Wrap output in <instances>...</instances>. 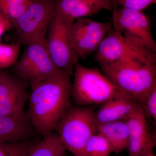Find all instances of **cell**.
I'll return each instance as SVG.
<instances>
[{
    "label": "cell",
    "instance_id": "6da1fadb",
    "mask_svg": "<svg viewBox=\"0 0 156 156\" xmlns=\"http://www.w3.org/2000/svg\"><path fill=\"white\" fill-rule=\"evenodd\" d=\"M70 76L63 72L30 83L29 119L32 127L43 137L53 133L71 106Z\"/></svg>",
    "mask_w": 156,
    "mask_h": 156
},
{
    "label": "cell",
    "instance_id": "7a4b0ae2",
    "mask_svg": "<svg viewBox=\"0 0 156 156\" xmlns=\"http://www.w3.org/2000/svg\"><path fill=\"white\" fill-rule=\"evenodd\" d=\"M156 53L131 52L115 63L101 66L102 73L142 108L156 85Z\"/></svg>",
    "mask_w": 156,
    "mask_h": 156
},
{
    "label": "cell",
    "instance_id": "3957f363",
    "mask_svg": "<svg viewBox=\"0 0 156 156\" xmlns=\"http://www.w3.org/2000/svg\"><path fill=\"white\" fill-rule=\"evenodd\" d=\"M95 108L71 105L56 126L55 131L62 143L74 156H84L87 143L97 133Z\"/></svg>",
    "mask_w": 156,
    "mask_h": 156
},
{
    "label": "cell",
    "instance_id": "277c9868",
    "mask_svg": "<svg viewBox=\"0 0 156 156\" xmlns=\"http://www.w3.org/2000/svg\"><path fill=\"white\" fill-rule=\"evenodd\" d=\"M74 69L71 96L77 106L101 105L122 92L96 68L85 67L78 62Z\"/></svg>",
    "mask_w": 156,
    "mask_h": 156
},
{
    "label": "cell",
    "instance_id": "5b68a950",
    "mask_svg": "<svg viewBox=\"0 0 156 156\" xmlns=\"http://www.w3.org/2000/svg\"><path fill=\"white\" fill-rule=\"evenodd\" d=\"M55 0H31L27 9L11 24V43L28 46L46 41L54 14Z\"/></svg>",
    "mask_w": 156,
    "mask_h": 156
},
{
    "label": "cell",
    "instance_id": "8992f818",
    "mask_svg": "<svg viewBox=\"0 0 156 156\" xmlns=\"http://www.w3.org/2000/svg\"><path fill=\"white\" fill-rule=\"evenodd\" d=\"M75 20L54 13L46 37L48 52L53 62L59 69L71 75L79 59L71 39V27Z\"/></svg>",
    "mask_w": 156,
    "mask_h": 156
},
{
    "label": "cell",
    "instance_id": "52a82bcc",
    "mask_svg": "<svg viewBox=\"0 0 156 156\" xmlns=\"http://www.w3.org/2000/svg\"><path fill=\"white\" fill-rule=\"evenodd\" d=\"M22 56L13 66L17 78L31 83L44 80L64 72L55 65L46 41L26 46Z\"/></svg>",
    "mask_w": 156,
    "mask_h": 156
},
{
    "label": "cell",
    "instance_id": "ba28073f",
    "mask_svg": "<svg viewBox=\"0 0 156 156\" xmlns=\"http://www.w3.org/2000/svg\"><path fill=\"white\" fill-rule=\"evenodd\" d=\"M112 13V23L115 30L124 37L139 41L156 53V43L152 34L151 20L143 11L119 7L115 8Z\"/></svg>",
    "mask_w": 156,
    "mask_h": 156
},
{
    "label": "cell",
    "instance_id": "9c48e42d",
    "mask_svg": "<svg viewBox=\"0 0 156 156\" xmlns=\"http://www.w3.org/2000/svg\"><path fill=\"white\" fill-rule=\"evenodd\" d=\"M112 27L111 21L99 22L87 18L76 19L71 27L70 36L78 58L86 59L95 53Z\"/></svg>",
    "mask_w": 156,
    "mask_h": 156
},
{
    "label": "cell",
    "instance_id": "30bf717a",
    "mask_svg": "<svg viewBox=\"0 0 156 156\" xmlns=\"http://www.w3.org/2000/svg\"><path fill=\"white\" fill-rule=\"evenodd\" d=\"M25 82L2 71L0 77V115L17 119H27L24 112L27 99Z\"/></svg>",
    "mask_w": 156,
    "mask_h": 156
},
{
    "label": "cell",
    "instance_id": "8fae6325",
    "mask_svg": "<svg viewBox=\"0 0 156 156\" xmlns=\"http://www.w3.org/2000/svg\"><path fill=\"white\" fill-rule=\"evenodd\" d=\"M147 49L137 40L124 37L112 27L95 51L93 59L101 67L120 61L129 52H141Z\"/></svg>",
    "mask_w": 156,
    "mask_h": 156
},
{
    "label": "cell",
    "instance_id": "7c38bea8",
    "mask_svg": "<svg viewBox=\"0 0 156 156\" xmlns=\"http://www.w3.org/2000/svg\"><path fill=\"white\" fill-rule=\"evenodd\" d=\"M129 136L128 156H142L156 146V136L151 132L142 108L137 107L124 120Z\"/></svg>",
    "mask_w": 156,
    "mask_h": 156
},
{
    "label": "cell",
    "instance_id": "4fadbf2b",
    "mask_svg": "<svg viewBox=\"0 0 156 156\" xmlns=\"http://www.w3.org/2000/svg\"><path fill=\"white\" fill-rule=\"evenodd\" d=\"M112 0H55L54 13L74 20L86 18L102 10L112 12Z\"/></svg>",
    "mask_w": 156,
    "mask_h": 156
},
{
    "label": "cell",
    "instance_id": "5bb4252c",
    "mask_svg": "<svg viewBox=\"0 0 156 156\" xmlns=\"http://www.w3.org/2000/svg\"><path fill=\"white\" fill-rule=\"evenodd\" d=\"M139 106L128 95L122 92L101 105L100 108L95 111V122L98 125L124 120Z\"/></svg>",
    "mask_w": 156,
    "mask_h": 156
},
{
    "label": "cell",
    "instance_id": "9a60e30c",
    "mask_svg": "<svg viewBox=\"0 0 156 156\" xmlns=\"http://www.w3.org/2000/svg\"><path fill=\"white\" fill-rule=\"evenodd\" d=\"M33 132L27 119H17L0 115V142L27 140Z\"/></svg>",
    "mask_w": 156,
    "mask_h": 156
},
{
    "label": "cell",
    "instance_id": "2e32d148",
    "mask_svg": "<svg viewBox=\"0 0 156 156\" xmlns=\"http://www.w3.org/2000/svg\"><path fill=\"white\" fill-rule=\"evenodd\" d=\"M97 132L107 140L113 152L119 154L128 148L129 130L124 120L97 125Z\"/></svg>",
    "mask_w": 156,
    "mask_h": 156
},
{
    "label": "cell",
    "instance_id": "e0dca14e",
    "mask_svg": "<svg viewBox=\"0 0 156 156\" xmlns=\"http://www.w3.org/2000/svg\"><path fill=\"white\" fill-rule=\"evenodd\" d=\"M66 151L58 134L53 132L37 142L26 156H64Z\"/></svg>",
    "mask_w": 156,
    "mask_h": 156
},
{
    "label": "cell",
    "instance_id": "ac0fdd59",
    "mask_svg": "<svg viewBox=\"0 0 156 156\" xmlns=\"http://www.w3.org/2000/svg\"><path fill=\"white\" fill-rule=\"evenodd\" d=\"M112 152L107 140L101 134L97 133L87 143L84 156H110Z\"/></svg>",
    "mask_w": 156,
    "mask_h": 156
},
{
    "label": "cell",
    "instance_id": "d6986e66",
    "mask_svg": "<svg viewBox=\"0 0 156 156\" xmlns=\"http://www.w3.org/2000/svg\"><path fill=\"white\" fill-rule=\"evenodd\" d=\"M37 142L29 140L19 142H0V156H26Z\"/></svg>",
    "mask_w": 156,
    "mask_h": 156
},
{
    "label": "cell",
    "instance_id": "ffe728a7",
    "mask_svg": "<svg viewBox=\"0 0 156 156\" xmlns=\"http://www.w3.org/2000/svg\"><path fill=\"white\" fill-rule=\"evenodd\" d=\"M21 45L0 42V70L13 66L18 60Z\"/></svg>",
    "mask_w": 156,
    "mask_h": 156
},
{
    "label": "cell",
    "instance_id": "44dd1931",
    "mask_svg": "<svg viewBox=\"0 0 156 156\" xmlns=\"http://www.w3.org/2000/svg\"><path fill=\"white\" fill-rule=\"evenodd\" d=\"M147 119L155 123L156 122V85L152 89L142 107Z\"/></svg>",
    "mask_w": 156,
    "mask_h": 156
},
{
    "label": "cell",
    "instance_id": "7402d4cb",
    "mask_svg": "<svg viewBox=\"0 0 156 156\" xmlns=\"http://www.w3.org/2000/svg\"><path fill=\"white\" fill-rule=\"evenodd\" d=\"M115 8L123 7L136 11H143L151 5L155 4L156 0H112Z\"/></svg>",
    "mask_w": 156,
    "mask_h": 156
},
{
    "label": "cell",
    "instance_id": "603a6c76",
    "mask_svg": "<svg viewBox=\"0 0 156 156\" xmlns=\"http://www.w3.org/2000/svg\"><path fill=\"white\" fill-rule=\"evenodd\" d=\"M31 0H0L1 5H16L29 3Z\"/></svg>",
    "mask_w": 156,
    "mask_h": 156
},
{
    "label": "cell",
    "instance_id": "cb8c5ba5",
    "mask_svg": "<svg viewBox=\"0 0 156 156\" xmlns=\"http://www.w3.org/2000/svg\"><path fill=\"white\" fill-rule=\"evenodd\" d=\"M5 30V29L4 27L3 26L2 24L0 23V39H1V37L2 36L3 32Z\"/></svg>",
    "mask_w": 156,
    "mask_h": 156
},
{
    "label": "cell",
    "instance_id": "d4e9b609",
    "mask_svg": "<svg viewBox=\"0 0 156 156\" xmlns=\"http://www.w3.org/2000/svg\"><path fill=\"white\" fill-rule=\"evenodd\" d=\"M142 156H155L154 154L153 151H151L145 154Z\"/></svg>",
    "mask_w": 156,
    "mask_h": 156
},
{
    "label": "cell",
    "instance_id": "484cf974",
    "mask_svg": "<svg viewBox=\"0 0 156 156\" xmlns=\"http://www.w3.org/2000/svg\"><path fill=\"white\" fill-rule=\"evenodd\" d=\"M2 71L0 70V77H1V74H2Z\"/></svg>",
    "mask_w": 156,
    "mask_h": 156
},
{
    "label": "cell",
    "instance_id": "4316f807",
    "mask_svg": "<svg viewBox=\"0 0 156 156\" xmlns=\"http://www.w3.org/2000/svg\"><path fill=\"white\" fill-rule=\"evenodd\" d=\"M1 12V11H0V12Z\"/></svg>",
    "mask_w": 156,
    "mask_h": 156
}]
</instances>
